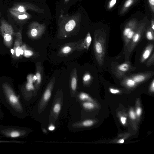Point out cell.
Returning a JSON list of instances; mask_svg holds the SVG:
<instances>
[{"label":"cell","mask_w":154,"mask_h":154,"mask_svg":"<svg viewBox=\"0 0 154 154\" xmlns=\"http://www.w3.org/2000/svg\"><path fill=\"white\" fill-rule=\"evenodd\" d=\"M77 84V82L76 78L75 77H73L71 81V87L72 90L75 91L76 90Z\"/></svg>","instance_id":"cb8c5ba5"},{"label":"cell","mask_w":154,"mask_h":154,"mask_svg":"<svg viewBox=\"0 0 154 154\" xmlns=\"http://www.w3.org/2000/svg\"><path fill=\"white\" fill-rule=\"evenodd\" d=\"M0 31L3 37L5 45L8 48L11 47L15 33L12 26L2 18L0 23Z\"/></svg>","instance_id":"5b68a950"},{"label":"cell","mask_w":154,"mask_h":154,"mask_svg":"<svg viewBox=\"0 0 154 154\" xmlns=\"http://www.w3.org/2000/svg\"><path fill=\"white\" fill-rule=\"evenodd\" d=\"M55 127L53 125H50L48 128V129L49 131H54L55 129Z\"/></svg>","instance_id":"74e56055"},{"label":"cell","mask_w":154,"mask_h":154,"mask_svg":"<svg viewBox=\"0 0 154 154\" xmlns=\"http://www.w3.org/2000/svg\"><path fill=\"white\" fill-rule=\"evenodd\" d=\"M153 43L149 44L146 47L141 56L140 62L142 63L145 61L150 57L153 49Z\"/></svg>","instance_id":"4fadbf2b"},{"label":"cell","mask_w":154,"mask_h":154,"mask_svg":"<svg viewBox=\"0 0 154 154\" xmlns=\"http://www.w3.org/2000/svg\"><path fill=\"white\" fill-rule=\"evenodd\" d=\"M94 123L93 121L91 120H87L84 121L82 123L83 126L86 127H89L92 125Z\"/></svg>","instance_id":"d4e9b609"},{"label":"cell","mask_w":154,"mask_h":154,"mask_svg":"<svg viewBox=\"0 0 154 154\" xmlns=\"http://www.w3.org/2000/svg\"><path fill=\"white\" fill-rule=\"evenodd\" d=\"M0 100L14 116L22 119L26 116V110L20 96L8 82L3 83L0 88Z\"/></svg>","instance_id":"6da1fadb"},{"label":"cell","mask_w":154,"mask_h":154,"mask_svg":"<svg viewBox=\"0 0 154 154\" xmlns=\"http://www.w3.org/2000/svg\"><path fill=\"white\" fill-rule=\"evenodd\" d=\"M149 4L152 12L154 13V0H148Z\"/></svg>","instance_id":"f1b7e54d"},{"label":"cell","mask_w":154,"mask_h":154,"mask_svg":"<svg viewBox=\"0 0 154 154\" xmlns=\"http://www.w3.org/2000/svg\"><path fill=\"white\" fill-rule=\"evenodd\" d=\"M4 118V113L0 106V121H2Z\"/></svg>","instance_id":"e575fe53"},{"label":"cell","mask_w":154,"mask_h":154,"mask_svg":"<svg viewBox=\"0 0 154 154\" xmlns=\"http://www.w3.org/2000/svg\"><path fill=\"white\" fill-rule=\"evenodd\" d=\"M145 26L146 24L144 22L138 24L137 30L124 53L126 60L129 59L131 53L139 42L144 33Z\"/></svg>","instance_id":"8992f818"},{"label":"cell","mask_w":154,"mask_h":154,"mask_svg":"<svg viewBox=\"0 0 154 154\" xmlns=\"http://www.w3.org/2000/svg\"><path fill=\"white\" fill-rule=\"evenodd\" d=\"M22 28L15 33V39L13 49L11 50L13 57L14 58H19L20 55L21 48L22 45Z\"/></svg>","instance_id":"9c48e42d"},{"label":"cell","mask_w":154,"mask_h":154,"mask_svg":"<svg viewBox=\"0 0 154 154\" xmlns=\"http://www.w3.org/2000/svg\"><path fill=\"white\" fill-rule=\"evenodd\" d=\"M117 0H110L108 5V8L109 9L112 8L116 3Z\"/></svg>","instance_id":"83f0119b"},{"label":"cell","mask_w":154,"mask_h":154,"mask_svg":"<svg viewBox=\"0 0 154 154\" xmlns=\"http://www.w3.org/2000/svg\"><path fill=\"white\" fill-rule=\"evenodd\" d=\"M33 79L35 80H36L37 79V77L36 75H34L33 77Z\"/></svg>","instance_id":"60d3db41"},{"label":"cell","mask_w":154,"mask_h":154,"mask_svg":"<svg viewBox=\"0 0 154 154\" xmlns=\"http://www.w3.org/2000/svg\"><path fill=\"white\" fill-rule=\"evenodd\" d=\"M10 9L21 12H25L27 10H30L40 14L44 13L43 9L35 5L28 2L16 3Z\"/></svg>","instance_id":"52a82bcc"},{"label":"cell","mask_w":154,"mask_h":154,"mask_svg":"<svg viewBox=\"0 0 154 154\" xmlns=\"http://www.w3.org/2000/svg\"><path fill=\"white\" fill-rule=\"evenodd\" d=\"M82 105L85 108L87 109H92L94 106L93 103L89 102H85L83 103Z\"/></svg>","instance_id":"7402d4cb"},{"label":"cell","mask_w":154,"mask_h":154,"mask_svg":"<svg viewBox=\"0 0 154 154\" xmlns=\"http://www.w3.org/2000/svg\"><path fill=\"white\" fill-rule=\"evenodd\" d=\"M106 35L97 31L94 34V49L96 60L100 66L104 63L106 47Z\"/></svg>","instance_id":"7a4b0ae2"},{"label":"cell","mask_w":154,"mask_h":154,"mask_svg":"<svg viewBox=\"0 0 154 154\" xmlns=\"http://www.w3.org/2000/svg\"><path fill=\"white\" fill-rule=\"evenodd\" d=\"M9 11L11 16L18 21H25L32 18L31 15L27 12H21L10 9Z\"/></svg>","instance_id":"7c38bea8"},{"label":"cell","mask_w":154,"mask_h":154,"mask_svg":"<svg viewBox=\"0 0 154 154\" xmlns=\"http://www.w3.org/2000/svg\"><path fill=\"white\" fill-rule=\"evenodd\" d=\"M109 91L110 93L114 94H118L120 92L119 90L113 88H109Z\"/></svg>","instance_id":"4dcf8cb0"},{"label":"cell","mask_w":154,"mask_h":154,"mask_svg":"<svg viewBox=\"0 0 154 154\" xmlns=\"http://www.w3.org/2000/svg\"><path fill=\"white\" fill-rule=\"evenodd\" d=\"M92 41V38L89 32H88L85 37L82 45L83 48L88 50L90 45Z\"/></svg>","instance_id":"2e32d148"},{"label":"cell","mask_w":154,"mask_h":154,"mask_svg":"<svg viewBox=\"0 0 154 154\" xmlns=\"http://www.w3.org/2000/svg\"><path fill=\"white\" fill-rule=\"evenodd\" d=\"M91 79V76L90 74L87 73L85 74L83 78V80L84 82H87L90 81Z\"/></svg>","instance_id":"484cf974"},{"label":"cell","mask_w":154,"mask_h":154,"mask_svg":"<svg viewBox=\"0 0 154 154\" xmlns=\"http://www.w3.org/2000/svg\"><path fill=\"white\" fill-rule=\"evenodd\" d=\"M69 0H64L65 3H67Z\"/></svg>","instance_id":"b9f144b4"},{"label":"cell","mask_w":154,"mask_h":154,"mask_svg":"<svg viewBox=\"0 0 154 154\" xmlns=\"http://www.w3.org/2000/svg\"><path fill=\"white\" fill-rule=\"evenodd\" d=\"M45 29V26L44 24L34 22L29 25L28 34L31 37L35 38L42 34Z\"/></svg>","instance_id":"ba28073f"},{"label":"cell","mask_w":154,"mask_h":154,"mask_svg":"<svg viewBox=\"0 0 154 154\" xmlns=\"http://www.w3.org/2000/svg\"><path fill=\"white\" fill-rule=\"evenodd\" d=\"M29 132V130L24 127L0 125V134L4 137L13 139L23 138Z\"/></svg>","instance_id":"277c9868"},{"label":"cell","mask_w":154,"mask_h":154,"mask_svg":"<svg viewBox=\"0 0 154 154\" xmlns=\"http://www.w3.org/2000/svg\"><path fill=\"white\" fill-rule=\"evenodd\" d=\"M35 75L37 77L36 80L37 81V83L38 84H39L41 80V74L37 72L36 74Z\"/></svg>","instance_id":"1f68e13d"},{"label":"cell","mask_w":154,"mask_h":154,"mask_svg":"<svg viewBox=\"0 0 154 154\" xmlns=\"http://www.w3.org/2000/svg\"><path fill=\"white\" fill-rule=\"evenodd\" d=\"M129 115L131 118L133 119H134L136 118V115L134 112L133 111L131 110L129 112Z\"/></svg>","instance_id":"d6a6232c"},{"label":"cell","mask_w":154,"mask_h":154,"mask_svg":"<svg viewBox=\"0 0 154 154\" xmlns=\"http://www.w3.org/2000/svg\"><path fill=\"white\" fill-rule=\"evenodd\" d=\"M146 36L147 39L149 41H153L154 40V32L150 26L149 27L146 31Z\"/></svg>","instance_id":"e0dca14e"},{"label":"cell","mask_w":154,"mask_h":154,"mask_svg":"<svg viewBox=\"0 0 154 154\" xmlns=\"http://www.w3.org/2000/svg\"><path fill=\"white\" fill-rule=\"evenodd\" d=\"M142 112V109L141 108L138 107L136 110V113L138 116H139L141 114Z\"/></svg>","instance_id":"8d00e7d4"},{"label":"cell","mask_w":154,"mask_h":154,"mask_svg":"<svg viewBox=\"0 0 154 154\" xmlns=\"http://www.w3.org/2000/svg\"><path fill=\"white\" fill-rule=\"evenodd\" d=\"M72 48L70 46H66L63 48L62 51L64 54H67L70 52Z\"/></svg>","instance_id":"4316f807"},{"label":"cell","mask_w":154,"mask_h":154,"mask_svg":"<svg viewBox=\"0 0 154 154\" xmlns=\"http://www.w3.org/2000/svg\"><path fill=\"white\" fill-rule=\"evenodd\" d=\"M61 109L60 104L59 103H57L54 104L53 108V111L54 113H57L60 112Z\"/></svg>","instance_id":"603a6c76"},{"label":"cell","mask_w":154,"mask_h":154,"mask_svg":"<svg viewBox=\"0 0 154 154\" xmlns=\"http://www.w3.org/2000/svg\"><path fill=\"white\" fill-rule=\"evenodd\" d=\"M26 89L29 91L32 90L34 89V87L32 83L29 82L26 84Z\"/></svg>","instance_id":"f546056e"},{"label":"cell","mask_w":154,"mask_h":154,"mask_svg":"<svg viewBox=\"0 0 154 154\" xmlns=\"http://www.w3.org/2000/svg\"><path fill=\"white\" fill-rule=\"evenodd\" d=\"M51 94V90L49 89H47L45 91L43 96V99L45 101H47L50 98Z\"/></svg>","instance_id":"ffe728a7"},{"label":"cell","mask_w":154,"mask_h":154,"mask_svg":"<svg viewBox=\"0 0 154 154\" xmlns=\"http://www.w3.org/2000/svg\"><path fill=\"white\" fill-rule=\"evenodd\" d=\"M150 90L152 92H154V79H152V81L151 83L150 88Z\"/></svg>","instance_id":"836d02e7"},{"label":"cell","mask_w":154,"mask_h":154,"mask_svg":"<svg viewBox=\"0 0 154 154\" xmlns=\"http://www.w3.org/2000/svg\"><path fill=\"white\" fill-rule=\"evenodd\" d=\"M136 0H127L122 7L120 13L121 14H125L135 2Z\"/></svg>","instance_id":"5bb4252c"},{"label":"cell","mask_w":154,"mask_h":154,"mask_svg":"<svg viewBox=\"0 0 154 154\" xmlns=\"http://www.w3.org/2000/svg\"><path fill=\"white\" fill-rule=\"evenodd\" d=\"M151 27L152 29L154 31V21L153 19H152L151 21Z\"/></svg>","instance_id":"f35d334b"},{"label":"cell","mask_w":154,"mask_h":154,"mask_svg":"<svg viewBox=\"0 0 154 154\" xmlns=\"http://www.w3.org/2000/svg\"><path fill=\"white\" fill-rule=\"evenodd\" d=\"M132 69L131 63L129 61H126L116 66L114 70V73L117 77L121 78Z\"/></svg>","instance_id":"30bf717a"},{"label":"cell","mask_w":154,"mask_h":154,"mask_svg":"<svg viewBox=\"0 0 154 154\" xmlns=\"http://www.w3.org/2000/svg\"><path fill=\"white\" fill-rule=\"evenodd\" d=\"M80 99L82 101L88 100L92 101V100L89 96L87 94L84 93H81L79 96Z\"/></svg>","instance_id":"ac0fdd59"},{"label":"cell","mask_w":154,"mask_h":154,"mask_svg":"<svg viewBox=\"0 0 154 154\" xmlns=\"http://www.w3.org/2000/svg\"><path fill=\"white\" fill-rule=\"evenodd\" d=\"M81 20V14L78 12L72 15L61 14L59 17L58 25L61 31L69 32L78 26Z\"/></svg>","instance_id":"3957f363"},{"label":"cell","mask_w":154,"mask_h":154,"mask_svg":"<svg viewBox=\"0 0 154 154\" xmlns=\"http://www.w3.org/2000/svg\"><path fill=\"white\" fill-rule=\"evenodd\" d=\"M122 80V83L129 88L135 87L137 84L129 76L125 77Z\"/></svg>","instance_id":"9a60e30c"},{"label":"cell","mask_w":154,"mask_h":154,"mask_svg":"<svg viewBox=\"0 0 154 154\" xmlns=\"http://www.w3.org/2000/svg\"><path fill=\"white\" fill-rule=\"evenodd\" d=\"M149 57L146 63V65L147 66H149L154 64V53L153 51L152 55Z\"/></svg>","instance_id":"44dd1931"},{"label":"cell","mask_w":154,"mask_h":154,"mask_svg":"<svg viewBox=\"0 0 154 154\" xmlns=\"http://www.w3.org/2000/svg\"><path fill=\"white\" fill-rule=\"evenodd\" d=\"M153 71H149L134 74L129 76L137 83L143 82L150 79L154 75Z\"/></svg>","instance_id":"8fae6325"},{"label":"cell","mask_w":154,"mask_h":154,"mask_svg":"<svg viewBox=\"0 0 154 154\" xmlns=\"http://www.w3.org/2000/svg\"><path fill=\"white\" fill-rule=\"evenodd\" d=\"M124 142V140L123 139H121L119 140L118 143H123Z\"/></svg>","instance_id":"ab89813d"},{"label":"cell","mask_w":154,"mask_h":154,"mask_svg":"<svg viewBox=\"0 0 154 154\" xmlns=\"http://www.w3.org/2000/svg\"><path fill=\"white\" fill-rule=\"evenodd\" d=\"M126 118L125 117L122 116L120 118V121L122 123L123 125H125L126 122Z\"/></svg>","instance_id":"d590c367"},{"label":"cell","mask_w":154,"mask_h":154,"mask_svg":"<svg viewBox=\"0 0 154 154\" xmlns=\"http://www.w3.org/2000/svg\"><path fill=\"white\" fill-rule=\"evenodd\" d=\"M26 142V141L22 140H0V143H13L17 144H23Z\"/></svg>","instance_id":"d6986e66"},{"label":"cell","mask_w":154,"mask_h":154,"mask_svg":"<svg viewBox=\"0 0 154 154\" xmlns=\"http://www.w3.org/2000/svg\"></svg>","instance_id":"7bdbcfd3"}]
</instances>
